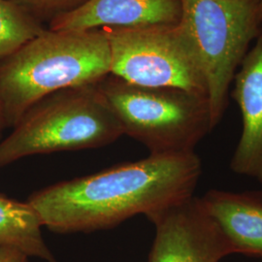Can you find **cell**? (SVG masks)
<instances>
[{"instance_id": "cell-9", "label": "cell", "mask_w": 262, "mask_h": 262, "mask_svg": "<svg viewBox=\"0 0 262 262\" xmlns=\"http://www.w3.org/2000/svg\"><path fill=\"white\" fill-rule=\"evenodd\" d=\"M229 95L238 104L243 130L230 168L262 184V32L235 73Z\"/></svg>"}, {"instance_id": "cell-15", "label": "cell", "mask_w": 262, "mask_h": 262, "mask_svg": "<svg viewBox=\"0 0 262 262\" xmlns=\"http://www.w3.org/2000/svg\"><path fill=\"white\" fill-rule=\"evenodd\" d=\"M6 128H7L6 122H5V119H4L2 109H1V106H0V137H1L2 133H3V131L5 130Z\"/></svg>"}, {"instance_id": "cell-7", "label": "cell", "mask_w": 262, "mask_h": 262, "mask_svg": "<svg viewBox=\"0 0 262 262\" xmlns=\"http://www.w3.org/2000/svg\"><path fill=\"white\" fill-rule=\"evenodd\" d=\"M147 219L156 227L149 262H220L235 253L194 195Z\"/></svg>"}, {"instance_id": "cell-11", "label": "cell", "mask_w": 262, "mask_h": 262, "mask_svg": "<svg viewBox=\"0 0 262 262\" xmlns=\"http://www.w3.org/2000/svg\"><path fill=\"white\" fill-rule=\"evenodd\" d=\"M44 226L28 201L21 202L0 193V244L14 247L30 257L59 262L43 237Z\"/></svg>"}, {"instance_id": "cell-1", "label": "cell", "mask_w": 262, "mask_h": 262, "mask_svg": "<svg viewBox=\"0 0 262 262\" xmlns=\"http://www.w3.org/2000/svg\"><path fill=\"white\" fill-rule=\"evenodd\" d=\"M202 174L194 151L150 155L35 191L28 203L44 227L58 234L115 227L137 215L147 217L193 196Z\"/></svg>"}, {"instance_id": "cell-5", "label": "cell", "mask_w": 262, "mask_h": 262, "mask_svg": "<svg viewBox=\"0 0 262 262\" xmlns=\"http://www.w3.org/2000/svg\"><path fill=\"white\" fill-rule=\"evenodd\" d=\"M179 27L194 45L208 85L213 127L228 106L235 73L262 32L260 0H180Z\"/></svg>"}, {"instance_id": "cell-13", "label": "cell", "mask_w": 262, "mask_h": 262, "mask_svg": "<svg viewBox=\"0 0 262 262\" xmlns=\"http://www.w3.org/2000/svg\"><path fill=\"white\" fill-rule=\"evenodd\" d=\"M28 10L39 19L49 20L60 14L68 13L80 7L86 0H11Z\"/></svg>"}, {"instance_id": "cell-2", "label": "cell", "mask_w": 262, "mask_h": 262, "mask_svg": "<svg viewBox=\"0 0 262 262\" xmlns=\"http://www.w3.org/2000/svg\"><path fill=\"white\" fill-rule=\"evenodd\" d=\"M110 71L109 42L101 28L45 29L0 61V106L7 128L48 95L96 84Z\"/></svg>"}, {"instance_id": "cell-14", "label": "cell", "mask_w": 262, "mask_h": 262, "mask_svg": "<svg viewBox=\"0 0 262 262\" xmlns=\"http://www.w3.org/2000/svg\"><path fill=\"white\" fill-rule=\"evenodd\" d=\"M29 257L19 249L0 244V262H29Z\"/></svg>"}, {"instance_id": "cell-6", "label": "cell", "mask_w": 262, "mask_h": 262, "mask_svg": "<svg viewBox=\"0 0 262 262\" xmlns=\"http://www.w3.org/2000/svg\"><path fill=\"white\" fill-rule=\"evenodd\" d=\"M101 29L109 42L111 75L136 85L176 88L208 97L201 59L179 25Z\"/></svg>"}, {"instance_id": "cell-12", "label": "cell", "mask_w": 262, "mask_h": 262, "mask_svg": "<svg viewBox=\"0 0 262 262\" xmlns=\"http://www.w3.org/2000/svg\"><path fill=\"white\" fill-rule=\"evenodd\" d=\"M44 30L41 19L28 10L11 0H0V61Z\"/></svg>"}, {"instance_id": "cell-10", "label": "cell", "mask_w": 262, "mask_h": 262, "mask_svg": "<svg viewBox=\"0 0 262 262\" xmlns=\"http://www.w3.org/2000/svg\"><path fill=\"white\" fill-rule=\"evenodd\" d=\"M235 253L262 257V192L212 189L200 197Z\"/></svg>"}, {"instance_id": "cell-3", "label": "cell", "mask_w": 262, "mask_h": 262, "mask_svg": "<svg viewBox=\"0 0 262 262\" xmlns=\"http://www.w3.org/2000/svg\"><path fill=\"white\" fill-rule=\"evenodd\" d=\"M122 135L96 84L62 90L31 106L0 141V169L31 156L98 149Z\"/></svg>"}, {"instance_id": "cell-4", "label": "cell", "mask_w": 262, "mask_h": 262, "mask_svg": "<svg viewBox=\"0 0 262 262\" xmlns=\"http://www.w3.org/2000/svg\"><path fill=\"white\" fill-rule=\"evenodd\" d=\"M96 86L123 134L143 144L150 155L192 152L214 129L205 95L176 88L136 85L111 74Z\"/></svg>"}, {"instance_id": "cell-16", "label": "cell", "mask_w": 262, "mask_h": 262, "mask_svg": "<svg viewBox=\"0 0 262 262\" xmlns=\"http://www.w3.org/2000/svg\"><path fill=\"white\" fill-rule=\"evenodd\" d=\"M260 6H261V11H262V0H260Z\"/></svg>"}, {"instance_id": "cell-8", "label": "cell", "mask_w": 262, "mask_h": 262, "mask_svg": "<svg viewBox=\"0 0 262 262\" xmlns=\"http://www.w3.org/2000/svg\"><path fill=\"white\" fill-rule=\"evenodd\" d=\"M180 0H86L80 7L50 20L51 30L177 26Z\"/></svg>"}]
</instances>
